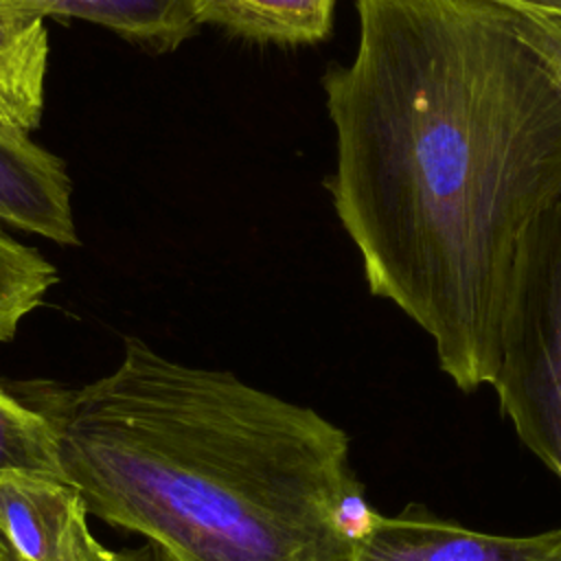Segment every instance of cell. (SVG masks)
I'll list each match as a JSON object with an SVG mask.
<instances>
[{"label":"cell","mask_w":561,"mask_h":561,"mask_svg":"<svg viewBox=\"0 0 561 561\" xmlns=\"http://www.w3.org/2000/svg\"><path fill=\"white\" fill-rule=\"evenodd\" d=\"M541 59L561 90V0H482Z\"/></svg>","instance_id":"7c38bea8"},{"label":"cell","mask_w":561,"mask_h":561,"mask_svg":"<svg viewBox=\"0 0 561 561\" xmlns=\"http://www.w3.org/2000/svg\"><path fill=\"white\" fill-rule=\"evenodd\" d=\"M79 561H167L153 546H142L134 550H110L105 548L90 528L79 537Z\"/></svg>","instance_id":"4fadbf2b"},{"label":"cell","mask_w":561,"mask_h":561,"mask_svg":"<svg viewBox=\"0 0 561 561\" xmlns=\"http://www.w3.org/2000/svg\"><path fill=\"white\" fill-rule=\"evenodd\" d=\"M15 397L48 421L88 515L167 561H351L373 511L340 425L138 337L90 383H20Z\"/></svg>","instance_id":"7a4b0ae2"},{"label":"cell","mask_w":561,"mask_h":561,"mask_svg":"<svg viewBox=\"0 0 561 561\" xmlns=\"http://www.w3.org/2000/svg\"><path fill=\"white\" fill-rule=\"evenodd\" d=\"M55 283L57 270L50 261L0 230V344L18 333Z\"/></svg>","instance_id":"8fae6325"},{"label":"cell","mask_w":561,"mask_h":561,"mask_svg":"<svg viewBox=\"0 0 561 561\" xmlns=\"http://www.w3.org/2000/svg\"><path fill=\"white\" fill-rule=\"evenodd\" d=\"M351 561H561V526L535 535H493L408 504L397 515L370 511Z\"/></svg>","instance_id":"277c9868"},{"label":"cell","mask_w":561,"mask_h":561,"mask_svg":"<svg viewBox=\"0 0 561 561\" xmlns=\"http://www.w3.org/2000/svg\"><path fill=\"white\" fill-rule=\"evenodd\" d=\"M0 561H18L15 559V554L11 552V548H9V543L4 541V537L0 535Z\"/></svg>","instance_id":"5bb4252c"},{"label":"cell","mask_w":561,"mask_h":561,"mask_svg":"<svg viewBox=\"0 0 561 561\" xmlns=\"http://www.w3.org/2000/svg\"><path fill=\"white\" fill-rule=\"evenodd\" d=\"M0 11L31 20H85L158 53L178 48L199 28L191 0H0Z\"/></svg>","instance_id":"52a82bcc"},{"label":"cell","mask_w":561,"mask_h":561,"mask_svg":"<svg viewBox=\"0 0 561 561\" xmlns=\"http://www.w3.org/2000/svg\"><path fill=\"white\" fill-rule=\"evenodd\" d=\"M337 0H191L197 22L230 35L280 46L324 42L333 31Z\"/></svg>","instance_id":"ba28073f"},{"label":"cell","mask_w":561,"mask_h":561,"mask_svg":"<svg viewBox=\"0 0 561 561\" xmlns=\"http://www.w3.org/2000/svg\"><path fill=\"white\" fill-rule=\"evenodd\" d=\"M85 528V504L68 482L0 478V535L18 561H79V537Z\"/></svg>","instance_id":"8992f818"},{"label":"cell","mask_w":561,"mask_h":561,"mask_svg":"<svg viewBox=\"0 0 561 561\" xmlns=\"http://www.w3.org/2000/svg\"><path fill=\"white\" fill-rule=\"evenodd\" d=\"M48 70L44 20L0 11V125L28 134L42 121Z\"/></svg>","instance_id":"9c48e42d"},{"label":"cell","mask_w":561,"mask_h":561,"mask_svg":"<svg viewBox=\"0 0 561 561\" xmlns=\"http://www.w3.org/2000/svg\"><path fill=\"white\" fill-rule=\"evenodd\" d=\"M324 79L327 180L368 289L434 342L462 392L491 386L517 248L561 197V90L482 0H355Z\"/></svg>","instance_id":"6da1fadb"},{"label":"cell","mask_w":561,"mask_h":561,"mask_svg":"<svg viewBox=\"0 0 561 561\" xmlns=\"http://www.w3.org/2000/svg\"><path fill=\"white\" fill-rule=\"evenodd\" d=\"M491 388L517 438L561 484V197L517 248Z\"/></svg>","instance_id":"3957f363"},{"label":"cell","mask_w":561,"mask_h":561,"mask_svg":"<svg viewBox=\"0 0 561 561\" xmlns=\"http://www.w3.org/2000/svg\"><path fill=\"white\" fill-rule=\"evenodd\" d=\"M0 221L59 245H77L66 164L28 134L0 125Z\"/></svg>","instance_id":"5b68a950"},{"label":"cell","mask_w":561,"mask_h":561,"mask_svg":"<svg viewBox=\"0 0 561 561\" xmlns=\"http://www.w3.org/2000/svg\"><path fill=\"white\" fill-rule=\"evenodd\" d=\"M4 476L64 480L48 421L0 386V478Z\"/></svg>","instance_id":"30bf717a"}]
</instances>
